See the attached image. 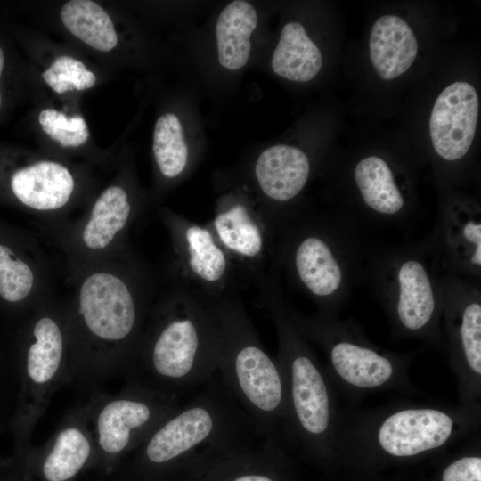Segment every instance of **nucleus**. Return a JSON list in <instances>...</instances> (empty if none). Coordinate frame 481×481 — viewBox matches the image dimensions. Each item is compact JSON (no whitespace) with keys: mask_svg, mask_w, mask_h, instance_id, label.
I'll list each match as a JSON object with an SVG mask.
<instances>
[{"mask_svg":"<svg viewBox=\"0 0 481 481\" xmlns=\"http://www.w3.org/2000/svg\"><path fill=\"white\" fill-rule=\"evenodd\" d=\"M153 154L163 176L174 179L188 164L189 151L179 118L166 113L157 120L153 133Z\"/></svg>","mask_w":481,"mask_h":481,"instance_id":"24","label":"nucleus"},{"mask_svg":"<svg viewBox=\"0 0 481 481\" xmlns=\"http://www.w3.org/2000/svg\"><path fill=\"white\" fill-rule=\"evenodd\" d=\"M340 206L363 228L406 226L418 211L414 173L407 162L387 152L361 153L340 171Z\"/></svg>","mask_w":481,"mask_h":481,"instance_id":"9","label":"nucleus"},{"mask_svg":"<svg viewBox=\"0 0 481 481\" xmlns=\"http://www.w3.org/2000/svg\"><path fill=\"white\" fill-rule=\"evenodd\" d=\"M214 304L222 336L216 374L257 435L283 444L286 393L277 360L263 346L240 295Z\"/></svg>","mask_w":481,"mask_h":481,"instance_id":"5","label":"nucleus"},{"mask_svg":"<svg viewBox=\"0 0 481 481\" xmlns=\"http://www.w3.org/2000/svg\"><path fill=\"white\" fill-rule=\"evenodd\" d=\"M370 245L363 228L338 209L294 208L276 224V259L289 284L317 306L338 316L361 282Z\"/></svg>","mask_w":481,"mask_h":481,"instance_id":"1","label":"nucleus"},{"mask_svg":"<svg viewBox=\"0 0 481 481\" xmlns=\"http://www.w3.org/2000/svg\"><path fill=\"white\" fill-rule=\"evenodd\" d=\"M33 332L36 342L28 352V373L36 383H45L53 377L59 368L62 337L56 322L49 317L38 320Z\"/></svg>","mask_w":481,"mask_h":481,"instance_id":"25","label":"nucleus"},{"mask_svg":"<svg viewBox=\"0 0 481 481\" xmlns=\"http://www.w3.org/2000/svg\"><path fill=\"white\" fill-rule=\"evenodd\" d=\"M444 346L461 404L481 398V284L453 273L442 276Z\"/></svg>","mask_w":481,"mask_h":481,"instance_id":"10","label":"nucleus"},{"mask_svg":"<svg viewBox=\"0 0 481 481\" xmlns=\"http://www.w3.org/2000/svg\"><path fill=\"white\" fill-rule=\"evenodd\" d=\"M4 53H3V50L0 46V77H1V74H2V71H3V68H4ZM0 105H1V93H0Z\"/></svg>","mask_w":481,"mask_h":481,"instance_id":"32","label":"nucleus"},{"mask_svg":"<svg viewBox=\"0 0 481 481\" xmlns=\"http://www.w3.org/2000/svg\"><path fill=\"white\" fill-rule=\"evenodd\" d=\"M38 121L43 131L62 147H77L89 136L86 123L80 116L69 118L54 109H45L40 112Z\"/></svg>","mask_w":481,"mask_h":481,"instance_id":"28","label":"nucleus"},{"mask_svg":"<svg viewBox=\"0 0 481 481\" xmlns=\"http://www.w3.org/2000/svg\"><path fill=\"white\" fill-rule=\"evenodd\" d=\"M132 215V205L126 192L113 185L102 192L93 206L81 238L92 250L108 247L127 225Z\"/></svg>","mask_w":481,"mask_h":481,"instance_id":"21","label":"nucleus"},{"mask_svg":"<svg viewBox=\"0 0 481 481\" xmlns=\"http://www.w3.org/2000/svg\"><path fill=\"white\" fill-rule=\"evenodd\" d=\"M262 439L216 374L152 434L145 454L157 464L183 458L211 460Z\"/></svg>","mask_w":481,"mask_h":481,"instance_id":"8","label":"nucleus"},{"mask_svg":"<svg viewBox=\"0 0 481 481\" xmlns=\"http://www.w3.org/2000/svg\"><path fill=\"white\" fill-rule=\"evenodd\" d=\"M271 65L274 73L285 79L308 82L320 72L322 55L304 26L290 21L281 29Z\"/></svg>","mask_w":481,"mask_h":481,"instance_id":"19","label":"nucleus"},{"mask_svg":"<svg viewBox=\"0 0 481 481\" xmlns=\"http://www.w3.org/2000/svg\"><path fill=\"white\" fill-rule=\"evenodd\" d=\"M312 173L308 155L301 149L276 144L258 156L254 167L257 185L272 205L269 217L276 224L297 207Z\"/></svg>","mask_w":481,"mask_h":481,"instance_id":"16","label":"nucleus"},{"mask_svg":"<svg viewBox=\"0 0 481 481\" xmlns=\"http://www.w3.org/2000/svg\"><path fill=\"white\" fill-rule=\"evenodd\" d=\"M17 199L36 210H55L69 200L74 180L69 169L53 161H40L17 170L11 180Z\"/></svg>","mask_w":481,"mask_h":481,"instance_id":"18","label":"nucleus"},{"mask_svg":"<svg viewBox=\"0 0 481 481\" xmlns=\"http://www.w3.org/2000/svg\"><path fill=\"white\" fill-rule=\"evenodd\" d=\"M441 481H481V456L477 451L450 462L442 472Z\"/></svg>","mask_w":481,"mask_h":481,"instance_id":"30","label":"nucleus"},{"mask_svg":"<svg viewBox=\"0 0 481 481\" xmlns=\"http://www.w3.org/2000/svg\"><path fill=\"white\" fill-rule=\"evenodd\" d=\"M79 310L89 330L110 341L125 339L137 322L135 289L115 273L95 272L82 282Z\"/></svg>","mask_w":481,"mask_h":481,"instance_id":"15","label":"nucleus"},{"mask_svg":"<svg viewBox=\"0 0 481 481\" xmlns=\"http://www.w3.org/2000/svg\"><path fill=\"white\" fill-rule=\"evenodd\" d=\"M443 273L427 236L413 242L370 246L361 282L382 307L395 337L443 349Z\"/></svg>","mask_w":481,"mask_h":481,"instance_id":"4","label":"nucleus"},{"mask_svg":"<svg viewBox=\"0 0 481 481\" xmlns=\"http://www.w3.org/2000/svg\"><path fill=\"white\" fill-rule=\"evenodd\" d=\"M420 44L411 24L402 16L386 13L372 24L368 54L372 69L383 81L396 80L415 62Z\"/></svg>","mask_w":481,"mask_h":481,"instance_id":"17","label":"nucleus"},{"mask_svg":"<svg viewBox=\"0 0 481 481\" xmlns=\"http://www.w3.org/2000/svg\"><path fill=\"white\" fill-rule=\"evenodd\" d=\"M257 289L278 338L276 360L286 393L282 442L285 446H295L313 456H335L342 410L339 396L312 344L289 314L280 276L265 280Z\"/></svg>","mask_w":481,"mask_h":481,"instance_id":"2","label":"nucleus"},{"mask_svg":"<svg viewBox=\"0 0 481 481\" xmlns=\"http://www.w3.org/2000/svg\"><path fill=\"white\" fill-rule=\"evenodd\" d=\"M90 453V445L83 433L75 428L62 430L45 461L43 472L48 481H65L75 476Z\"/></svg>","mask_w":481,"mask_h":481,"instance_id":"26","label":"nucleus"},{"mask_svg":"<svg viewBox=\"0 0 481 481\" xmlns=\"http://www.w3.org/2000/svg\"><path fill=\"white\" fill-rule=\"evenodd\" d=\"M257 23V12L247 1H233L222 11L216 32L218 60L224 68L238 70L246 65L251 51L250 37Z\"/></svg>","mask_w":481,"mask_h":481,"instance_id":"20","label":"nucleus"},{"mask_svg":"<svg viewBox=\"0 0 481 481\" xmlns=\"http://www.w3.org/2000/svg\"><path fill=\"white\" fill-rule=\"evenodd\" d=\"M235 265L245 286L280 274L276 227L263 209L240 200L218 203L208 224Z\"/></svg>","mask_w":481,"mask_h":481,"instance_id":"13","label":"nucleus"},{"mask_svg":"<svg viewBox=\"0 0 481 481\" xmlns=\"http://www.w3.org/2000/svg\"><path fill=\"white\" fill-rule=\"evenodd\" d=\"M154 409L144 401L116 400L107 404L98 417L99 443L110 453L124 450L131 441L132 432L147 427Z\"/></svg>","mask_w":481,"mask_h":481,"instance_id":"22","label":"nucleus"},{"mask_svg":"<svg viewBox=\"0 0 481 481\" xmlns=\"http://www.w3.org/2000/svg\"><path fill=\"white\" fill-rule=\"evenodd\" d=\"M165 218L173 240L176 285L212 302L240 295L245 284L208 224L176 215Z\"/></svg>","mask_w":481,"mask_h":481,"instance_id":"12","label":"nucleus"},{"mask_svg":"<svg viewBox=\"0 0 481 481\" xmlns=\"http://www.w3.org/2000/svg\"><path fill=\"white\" fill-rule=\"evenodd\" d=\"M47 69L56 77L57 84L52 89L58 94L87 89L96 82L95 75L87 70L82 61L71 56L56 58Z\"/></svg>","mask_w":481,"mask_h":481,"instance_id":"29","label":"nucleus"},{"mask_svg":"<svg viewBox=\"0 0 481 481\" xmlns=\"http://www.w3.org/2000/svg\"><path fill=\"white\" fill-rule=\"evenodd\" d=\"M289 314L304 337L318 346L324 368L338 393L356 403L381 391L419 395L409 378L412 354L396 353L373 344L354 319L307 316L287 303Z\"/></svg>","mask_w":481,"mask_h":481,"instance_id":"6","label":"nucleus"},{"mask_svg":"<svg viewBox=\"0 0 481 481\" xmlns=\"http://www.w3.org/2000/svg\"><path fill=\"white\" fill-rule=\"evenodd\" d=\"M433 232L428 235L444 273L481 284V208L479 201L440 185Z\"/></svg>","mask_w":481,"mask_h":481,"instance_id":"14","label":"nucleus"},{"mask_svg":"<svg viewBox=\"0 0 481 481\" xmlns=\"http://www.w3.org/2000/svg\"><path fill=\"white\" fill-rule=\"evenodd\" d=\"M230 481H276L270 474L259 471H248L233 477Z\"/></svg>","mask_w":481,"mask_h":481,"instance_id":"31","label":"nucleus"},{"mask_svg":"<svg viewBox=\"0 0 481 481\" xmlns=\"http://www.w3.org/2000/svg\"><path fill=\"white\" fill-rule=\"evenodd\" d=\"M33 283L31 268L0 244V296L9 302L20 301L30 293Z\"/></svg>","mask_w":481,"mask_h":481,"instance_id":"27","label":"nucleus"},{"mask_svg":"<svg viewBox=\"0 0 481 481\" xmlns=\"http://www.w3.org/2000/svg\"><path fill=\"white\" fill-rule=\"evenodd\" d=\"M149 356L153 371L181 394L216 374L222 336L214 302L176 285L159 308Z\"/></svg>","mask_w":481,"mask_h":481,"instance_id":"7","label":"nucleus"},{"mask_svg":"<svg viewBox=\"0 0 481 481\" xmlns=\"http://www.w3.org/2000/svg\"><path fill=\"white\" fill-rule=\"evenodd\" d=\"M481 404L395 402L341 410L335 455L409 459L465 441L480 430Z\"/></svg>","mask_w":481,"mask_h":481,"instance_id":"3","label":"nucleus"},{"mask_svg":"<svg viewBox=\"0 0 481 481\" xmlns=\"http://www.w3.org/2000/svg\"><path fill=\"white\" fill-rule=\"evenodd\" d=\"M65 28L75 37L101 52L112 50L118 35L109 14L95 2L71 0L61 11Z\"/></svg>","mask_w":481,"mask_h":481,"instance_id":"23","label":"nucleus"},{"mask_svg":"<svg viewBox=\"0 0 481 481\" xmlns=\"http://www.w3.org/2000/svg\"><path fill=\"white\" fill-rule=\"evenodd\" d=\"M479 117V95L467 80H455L437 94L428 118L431 159L440 185L466 177Z\"/></svg>","mask_w":481,"mask_h":481,"instance_id":"11","label":"nucleus"}]
</instances>
